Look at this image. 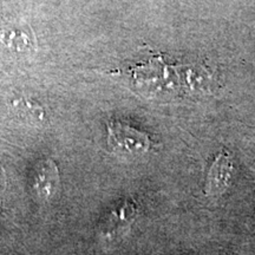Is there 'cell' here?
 Wrapping results in <instances>:
<instances>
[{"instance_id":"obj_1","label":"cell","mask_w":255,"mask_h":255,"mask_svg":"<svg viewBox=\"0 0 255 255\" xmlns=\"http://www.w3.org/2000/svg\"><path fill=\"white\" fill-rule=\"evenodd\" d=\"M108 126V145L111 151L119 155H143L150 149V136L137 130L129 124L117 120H110Z\"/></svg>"},{"instance_id":"obj_2","label":"cell","mask_w":255,"mask_h":255,"mask_svg":"<svg viewBox=\"0 0 255 255\" xmlns=\"http://www.w3.org/2000/svg\"><path fill=\"white\" fill-rule=\"evenodd\" d=\"M233 162L228 151L221 150L215 161L210 165L207 175L206 194L209 196H219L225 193L232 178Z\"/></svg>"},{"instance_id":"obj_3","label":"cell","mask_w":255,"mask_h":255,"mask_svg":"<svg viewBox=\"0 0 255 255\" xmlns=\"http://www.w3.org/2000/svg\"><path fill=\"white\" fill-rule=\"evenodd\" d=\"M33 188L37 195L43 200H49L57 193L59 188V173L57 165L51 159L43 161L38 165Z\"/></svg>"},{"instance_id":"obj_4","label":"cell","mask_w":255,"mask_h":255,"mask_svg":"<svg viewBox=\"0 0 255 255\" xmlns=\"http://www.w3.org/2000/svg\"><path fill=\"white\" fill-rule=\"evenodd\" d=\"M14 109L21 119L26 120L28 123L39 126L46 121V113L39 103L28 98H19L13 102Z\"/></svg>"},{"instance_id":"obj_5","label":"cell","mask_w":255,"mask_h":255,"mask_svg":"<svg viewBox=\"0 0 255 255\" xmlns=\"http://www.w3.org/2000/svg\"><path fill=\"white\" fill-rule=\"evenodd\" d=\"M0 40L9 50L18 52H26L33 46L31 34L23 30H1L0 31Z\"/></svg>"}]
</instances>
